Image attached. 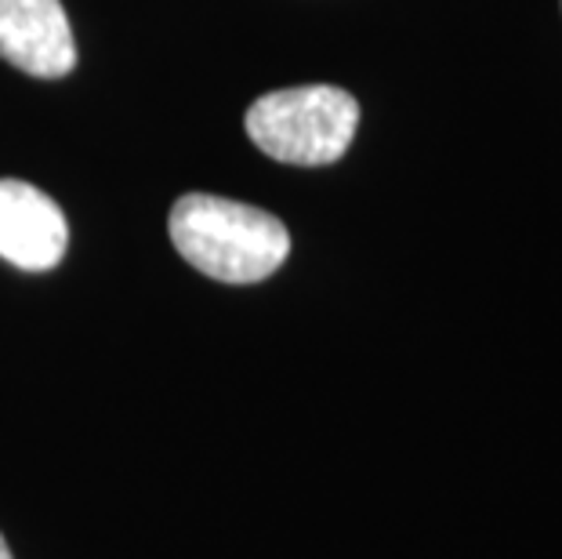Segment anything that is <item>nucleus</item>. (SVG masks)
Wrapping results in <instances>:
<instances>
[{
  "instance_id": "f257e3e1",
  "label": "nucleus",
  "mask_w": 562,
  "mask_h": 559,
  "mask_svg": "<svg viewBox=\"0 0 562 559\" xmlns=\"http://www.w3.org/2000/svg\"><path fill=\"white\" fill-rule=\"evenodd\" d=\"M167 233L189 266L222 283H258L291 255V233L277 215L211 193L175 200Z\"/></svg>"
},
{
  "instance_id": "20e7f679",
  "label": "nucleus",
  "mask_w": 562,
  "mask_h": 559,
  "mask_svg": "<svg viewBox=\"0 0 562 559\" xmlns=\"http://www.w3.org/2000/svg\"><path fill=\"white\" fill-rule=\"evenodd\" d=\"M66 244L63 208L37 186L0 178V258L26 272H44L63 261Z\"/></svg>"
},
{
  "instance_id": "39448f33",
  "label": "nucleus",
  "mask_w": 562,
  "mask_h": 559,
  "mask_svg": "<svg viewBox=\"0 0 562 559\" xmlns=\"http://www.w3.org/2000/svg\"><path fill=\"white\" fill-rule=\"evenodd\" d=\"M0 559H11V549H8V541H4V534H0Z\"/></svg>"
},
{
  "instance_id": "7ed1b4c3",
  "label": "nucleus",
  "mask_w": 562,
  "mask_h": 559,
  "mask_svg": "<svg viewBox=\"0 0 562 559\" xmlns=\"http://www.w3.org/2000/svg\"><path fill=\"white\" fill-rule=\"evenodd\" d=\"M0 58L30 77L74 74L77 44L58 0H0Z\"/></svg>"
},
{
  "instance_id": "f03ea898",
  "label": "nucleus",
  "mask_w": 562,
  "mask_h": 559,
  "mask_svg": "<svg viewBox=\"0 0 562 559\" xmlns=\"http://www.w3.org/2000/svg\"><path fill=\"white\" fill-rule=\"evenodd\" d=\"M360 127V102L334 85L269 91L247 110L250 142L280 164L323 168L345 157Z\"/></svg>"
}]
</instances>
